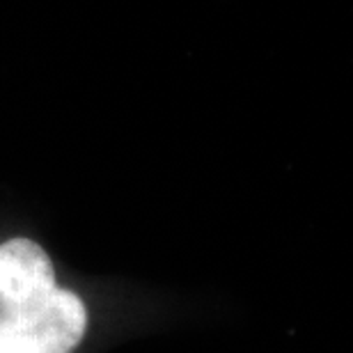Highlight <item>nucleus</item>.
I'll list each match as a JSON object with an SVG mask.
<instances>
[{"label": "nucleus", "instance_id": "1", "mask_svg": "<svg viewBox=\"0 0 353 353\" xmlns=\"http://www.w3.org/2000/svg\"><path fill=\"white\" fill-rule=\"evenodd\" d=\"M204 312L176 289L81 271L30 211L0 204V353H108Z\"/></svg>", "mask_w": 353, "mask_h": 353}]
</instances>
